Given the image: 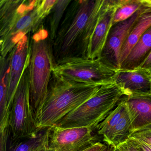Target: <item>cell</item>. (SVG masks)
<instances>
[{
  "label": "cell",
  "instance_id": "6da1fadb",
  "mask_svg": "<svg viewBox=\"0 0 151 151\" xmlns=\"http://www.w3.org/2000/svg\"><path fill=\"white\" fill-rule=\"evenodd\" d=\"M108 0H76L68 7L52 42L55 64L87 59L92 37Z\"/></svg>",
  "mask_w": 151,
  "mask_h": 151
},
{
  "label": "cell",
  "instance_id": "7a4b0ae2",
  "mask_svg": "<svg viewBox=\"0 0 151 151\" xmlns=\"http://www.w3.org/2000/svg\"><path fill=\"white\" fill-rule=\"evenodd\" d=\"M100 86L69 81L52 73L45 101L36 118L37 128L41 130L54 127L94 95Z\"/></svg>",
  "mask_w": 151,
  "mask_h": 151
},
{
  "label": "cell",
  "instance_id": "3957f363",
  "mask_svg": "<svg viewBox=\"0 0 151 151\" xmlns=\"http://www.w3.org/2000/svg\"><path fill=\"white\" fill-rule=\"evenodd\" d=\"M31 42L29 66L30 99L36 119L45 101L55 63L48 30L43 24L33 33Z\"/></svg>",
  "mask_w": 151,
  "mask_h": 151
},
{
  "label": "cell",
  "instance_id": "277c9868",
  "mask_svg": "<svg viewBox=\"0 0 151 151\" xmlns=\"http://www.w3.org/2000/svg\"><path fill=\"white\" fill-rule=\"evenodd\" d=\"M126 96L114 82L100 86L96 93L55 125L61 128L91 127L93 129Z\"/></svg>",
  "mask_w": 151,
  "mask_h": 151
},
{
  "label": "cell",
  "instance_id": "5b68a950",
  "mask_svg": "<svg viewBox=\"0 0 151 151\" xmlns=\"http://www.w3.org/2000/svg\"><path fill=\"white\" fill-rule=\"evenodd\" d=\"M116 70L99 59L76 58L55 64L52 73L69 81L101 86L114 82Z\"/></svg>",
  "mask_w": 151,
  "mask_h": 151
},
{
  "label": "cell",
  "instance_id": "8992f818",
  "mask_svg": "<svg viewBox=\"0 0 151 151\" xmlns=\"http://www.w3.org/2000/svg\"><path fill=\"white\" fill-rule=\"evenodd\" d=\"M9 124L12 141L35 136L40 131L37 128L31 105L29 66L15 93L9 112Z\"/></svg>",
  "mask_w": 151,
  "mask_h": 151
},
{
  "label": "cell",
  "instance_id": "52a82bcc",
  "mask_svg": "<svg viewBox=\"0 0 151 151\" xmlns=\"http://www.w3.org/2000/svg\"><path fill=\"white\" fill-rule=\"evenodd\" d=\"M40 0H25L18 17L9 30L0 37L1 57H6L18 42L30 33H34L43 24L39 14Z\"/></svg>",
  "mask_w": 151,
  "mask_h": 151
},
{
  "label": "cell",
  "instance_id": "ba28073f",
  "mask_svg": "<svg viewBox=\"0 0 151 151\" xmlns=\"http://www.w3.org/2000/svg\"><path fill=\"white\" fill-rule=\"evenodd\" d=\"M91 127L50 128L48 151H82L98 142Z\"/></svg>",
  "mask_w": 151,
  "mask_h": 151
},
{
  "label": "cell",
  "instance_id": "9c48e42d",
  "mask_svg": "<svg viewBox=\"0 0 151 151\" xmlns=\"http://www.w3.org/2000/svg\"><path fill=\"white\" fill-rule=\"evenodd\" d=\"M148 8L143 5L130 18L113 25L99 58L102 62L114 69H120V56L122 47L132 27Z\"/></svg>",
  "mask_w": 151,
  "mask_h": 151
},
{
  "label": "cell",
  "instance_id": "30bf717a",
  "mask_svg": "<svg viewBox=\"0 0 151 151\" xmlns=\"http://www.w3.org/2000/svg\"><path fill=\"white\" fill-rule=\"evenodd\" d=\"M31 54V42L29 35H28L22 39L8 54L10 68L8 107L9 112L17 88L24 70L29 66Z\"/></svg>",
  "mask_w": 151,
  "mask_h": 151
},
{
  "label": "cell",
  "instance_id": "8fae6325",
  "mask_svg": "<svg viewBox=\"0 0 151 151\" xmlns=\"http://www.w3.org/2000/svg\"><path fill=\"white\" fill-rule=\"evenodd\" d=\"M131 122L132 134L151 129V91L125 96Z\"/></svg>",
  "mask_w": 151,
  "mask_h": 151
},
{
  "label": "cell",
  "instance_id": "7c38bea8",
  "mask_svg": "<svg viewBox=\"0 0 151 151\" xmlns=\"http://www.w3.org/2000/svg\"><path fill=\"white\" fill-rule=\"evenodd\" d=\"M119 1H109L101 14L91 40L87 59H99L113 25V20Z\"/></svg>",
  "mask_w": 151,
  "mask_h": 151
},
{
  "label": "cell",
  "instance_id": "4fadbf2b",
  "mask_svg": "<svg viewBox=\"0 0 151 151\" xmlns=\"http://www.w3.org/2000/svg\"><path fill=\"white\" fill-rule=\"evenodd\" d=\"M114 82L124 91L126 96L151 91V73L141 69H119L116 70Z\"/></svg>",
  "mask_w": 151,
  "mask_h": 151
},
{
  "label": "cell",
  "instance_id": "5bb4252c",
  "mask_svg": "<svg viewBox=\"0 0 151 151\" xmlns=\"http://www.w3.org/2000/svg\"><path fill=\"white\" fill-rule=\"evenodd\" d=\"M151 27V8L148 7L138 18L122 47L120 56L121 67L142 35Z\"/></svg>",
  "mask_w": 151,
  "mask_h": 151
},
{
  "label": "cell",
  "instance_id": "9a60e30c",
  "mask_svg": "<svg viewBox=\"0 0 151 151\" xmlns=\"http://www.w3.org/2000/svg\"><path fill=\"white\" fill-rule=\"evenodd\" d=\"M10 60L9 55L0 57V128L9 124V111L8 107Z\"/></svg>",
  "mask_w": 151,
  "mask_h": 151
},
{
  "label": "cell",
  "instance_id": "2e32d148",
  "mask_svg": "<svg viewBox=\"0 0 151 151\" xmlns=\"http://www.w3.org/2000/svg\"><path fill=\"white\" fill-rule=\"evenodd\" d=\"M151 51V27L137 42L130 52L120 69H134L147 58Z\"/></svg>",
  "mask_w": 151,
  "mask_h": 151
},
{
  "label": "cell",
  "instance_id": "e0dca14e",
  "mask_svg": "<svg viewBox=\"0 0 151 151\" xmlns=\"http://www.w3.org/2000/svg\"><path fill=\"white\" fill-rule=\"evenodd\" d=\"M50 130L43 129L35 136L10 140L8 151H37L48 146Z\"/></svg>",
  "mask_w": 151,
  "mask_h": 151
},
{
  "label": "cell",
  "instance_id": "ac0fdd59",
  "mask_svg": "<svg viewBox=\"0 0 151 151\" xmlns=\"http://www.w3.org/2000/svg\"><path fill=\"white\" fill-rule=\"evenodd\" d=\"M23 0L0 1V37L9 30L19 15Z\"/></svg>",
  "mask_w": 151,
  "mask_h": 151
},
{
  "label": "cell",
  "instance_id": "d6986e66",
  "mask_svg": "<svg viewBox=\"0 0 151 151\" xmlns=\"http://www.w3.org/2000/svg\"><path fill=\"white\" fill-rule=\"evenodd\" d=\"M128 111V107L124 97L96 128L97 132L103 137L104 141L108 138L113 129Z\"/></svg>",
  "mask_w": 151,
  "mask_h": 151
},
{
  "label": "cell",
  "instance_id": "ffe728a7",
  "mask_svg": "<svg viewBox=\"0 0 151 151\" xmlns=\"http://www.w3.org/2000/svg\"><path fill=\"white\" fill-rule=\"evenodd\" d=\"M71 1H72L70 0H57L49 14L50 19L48 31L52 42L56 37L64 14Z\"/></svg>",
  "mask_w": 151,
  "mask_h": 151
},
{
  "label": "cell",
  "instance_id": "44dd1931",
  "mask_svg": "<svg viewBox=\"0 0 151 151\" xmlns=\"http://www.w3.org/2000/svg\"><path fill=\"white\" fill-rule=\"evenodd\" d=\"M143 6L141 0L119 1L113 20V25L128 20L139 10Z\"/></svg>",
  "mask_w": 151,
  "mask_h": 151
},
{
  "label": "cell",
  "instance_id": "7402d4cb",
  "mask_svg": "<svg viewBox=\"0 0 151 151\" xmlns=\"http://www.w3.org/2000/svg\"><path fill=\"white\" fill-rule=\"evenodd\" d=\"M56 1V0H40L39 14L43 21L49 15Z\"/></svg>",
  "mask_w": 151,
  "mask_h": 151
},
{
  "label": "cell",
  "instance_id": "603a6c76",
  "mask_svg": "<svg viewBox=\"0 0 151 151\" xmlns=\"http://www.w3.org/2000/svg\"><path fill=\"white\" fill-rule=\"evenodd\" d=\"M10 134L9 125L0 128V151H8V142Z\"/></svg>",
  "mask_w": 151,
  "mask_h": 151
},
{
  "label": "cell",
  "instance_id": "cb8c5ba5",
  "mask_svg": "<svg viewBox=\"0 0 151 151\" xmlns=\"http://www.w3.org/2000/svg\"><path fill=\"white\" fill-rule=\"evenodd\" d=\"M129 138L138 139L151 146V129L136 132L132 133Z\"/></svg>",
  "mask_w": 151,
  "mask_h": 151
},
{
  "label": "cell",
  "instance_id": "d4e9b609",
  "mask_svg": "<svg viewBox=\"0 0 151 151\" xmlns=\"http://www.w3.org/2000/svg\"><path fill=\"white\" fill-rule=\"evenodd\" d=\"M116 147L120 151H141L130 138L128 139Z\"/></svg>",
  "mask_w": 151,
  "mask_h": 151
},
{
  "label": "cell",
  "instance_id": "484cf974",
  "mask_svg": "<svg viewBox=\"0 0 151 151\" xmlns=\"http://www.w3.org/2000/svg\"><path fill=\"white\" fill-rule=\"evenodd\" d=\"M136 68L144 70L151 74V51L145 60Z\"/></svg>",
  "mask_w": 151,
  "mask_h": 151
},
{
  "label": "cell",
  "instance_id": "4316f807",
  "mask_svg": "<svg viewBox=\"0 0 151 151\" xmlns=\"http://www.w3.org/2000/svg\"><path fill=\"white\" fill-rule=\"evenodd\" d=\"M106 144H103L98 141L82 151H102L106 146Z\"/></svg>",
  "mask_w": 151,
  "mask_h": 151
},
{
  "label": "cell",
  "instance_id": "83f0119b",
  "mask_svg": "<svg viewBox=\"0 0 151 151\" xmlns=\"http://www.w3.org/2000/svg\"><path fill=\"white\" fill-rule=\"evenodd\" d=\"M132 139L134 144L139 148L140 151H151V145H149L144 143L143 141L138 140V139Z\"/></svg>",
  "mask_w": 151,
  "mask_h": 151
},
{
  "label": "cell",
  "instance_id": "f1b7e54d",
  "mask_svg": "<svg viewBox=\"0 0 151 151\" xmlns=\"http://www.w3.org/2000/svg\"><path fill=\"white\" fill-rule=\"evenodd\" d=\"M113 147V146L107 144L106 146L102 150V151H112Z\"/></svg>",
  "mask_w": 151,
  "mask_h": 151
},
{
  "label": "cell",
  "instance_id": "f546056e",
  "mask_svg": "<svg viewBox=\"0 0 151 151\" xmlns=\"http://www.w3.org/2000/svg\"><path fill=\"white\" fill-rule=\"evenodd\" d=\"M47 147H44V148H42V149H40V150H38L37 151H48V149H47Z\"/></svg>",
  "mask_w": 151,
  "mask_h": 151
},
{
  "label": "cell",
  "instance_id": "4dcf8cb0",
  "mask_svg": "<svg viewBox=\"0 0 151 151\" xmlns=\"http://www.w3.org/2000/svg\"><path fill=\"white\" fill-rule=\"evenodd\" d=\"M112 151H120V150L118 149L117 147H114L113 146V149H112Z\"/></svg>",
  "mask_w": 151,
  "mask_h": 151
}]
</instances>
